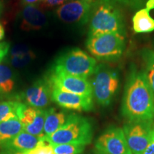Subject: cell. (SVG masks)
Here are the masks:
<instances>
[{"label":"cell","mask_w":154,"mask_h":154,"mask_svg":"<svg viewBox=\"0 0 154 154\" xmlns=\"http://www.w3.org/2000/svg\"><path fill=\"white\" fill-rule=\"evenodd\" d=\"M121 113L128 121H153L154 94L143 70L131 66L123 96Z\"/></svg>","instance_id":"6da1fadb"},{"label":"cell","mask_w":154,"mask_h":154,"mask_svg":"<svg viewBox=\"0 0 154 154\" xmlns=\"http://www.w3.org/2000/svg\"><path fill=\"white\" fill-rule=\"evenodd\" d=\"M89 21L88 36L102 34H119L126 36L124 16L113 2L96 0Z\"/></svg>","instance_id":"7a4b0ae2"},{"label":"cell","mask_w":154,"mask_h":154,"mask_svg":"<svg viewBox=\"0 0 154 154\" xmlns=\"http://www.w3.org/2000/svg\"><path fill=\"white\" fill-rule=\"evenodd\" d=\"M94 131L91 121L83 116L70 113L65 124L44 140L51 145L76 143L86 146L91 142Z\"/></svg>","instance_id":"3957f363"},{"label":"cell","mask_w":154,"mask_h":154,"mask_svg":"<svg viewBox=\"0 0 154 154\" xmlns=\"http://www.w3.org/2000/svg\"><path fill=\"white\" fill-rule=\"evenodd\" d=\"M97 66L95 58L79 48H73L59 55L51 69L72 76L87 79Z\"/></svg>","instance_id":"277c9868"},{"label":"cell","mask_w":154,"mask_h":154,"mask_svg":"<svg viewBox=\"0 0 154 154\" xmlns=\"http://www.w3.org/2000/svg\"><path fill=\"white\" fill-rule=\"evenodd\" d=\"M90 83L92 96L102 106L111 103L119 87V76L114 69L105 63L96 66Z\"/></svg>","instance_id":"5b68a950"},{"label":"cell","mask_w":154,"mask_h":154,"mask_svg":"<svg viewBox=\"0 0 154 154\" xmlns=\"http://www.w3.org/2000/svg\"><path fill=\"white\" fill-rule=\"evenodd\" d=\"M125 36L119 34L88 36L86 48L96 59L109 61L118 60L123 55L126 47Z\"/></svg>","instance_id":"8992f818"},{"label":"cell","mask_w":154,"mask_h":154,"mask_svg":"<svg viewBox=\"0 0 154 154\" xmlns=\"http://www.w3.org/2000/svg\"><path fill=\"white\" fill-rule=\"evenodd\" d=\"M153 121H128L124 126L125 137L132 154H143L149 144Z\"/></svg>","instance_id":"52a82bcc"},{"label":"cell","mask_w":154,"mask_h":154,"mask_svg":"<svg viewBox=\"0 0 154 154\" xmlns=\"http://www.w3.org/2000/svg\"><path fill=\"white\" fill-rule=\"evenodd\" d=\"M96 0H71L58 7L55 13L62 22L83 25L90 20Z\"/></svg>","instance_id":"ba28073f"},{"label":"cell","mask_w":154,"mask_h":154,"mask_svg":"<svg viewBox=\"0 0 154 154\" xmlns=\"http://www.w3.org/2000/svg\"><path fill=\"white\" fill-rule=\"evenodd\" d=\"M46 76L53 88L79 95L93 96L91 83L87 79L72 76L52 69Z\"/></svg>","instance_id":"9c48e42d"},{"label":"cell","mask_w":154,"mask_h":154,"mask_svg":"<svg viewBox=\"0 0 154 154\" xmlns=\"http://www.w3.org/2000/svg\"><path fill=\"white\" fill-rule=\"evenodd\" d=\"M95 150L104 154H132L124 130L116 126L108 128L97 138Z\"/></svg>","instance_id":"30bf717a"},{"label":"cell","mask_w":154,"mask_h":154,"mask_svg":"<svg viewBox=\"0 0 154 154\" xmlns=\"http://www.w3.org/2000/svg\"><path fill=\"white\" fill-rule=\"evenodd\" d=\"M26 105L44 109L52 101V86L47 76L38 79L18 96Z\"/></svg>","instance_id":"8fae6325"},{"label":"cell","mask_w":154,"mask_h":154,"mask_svg":"<svg viewBox=\"0 0 154 154\" xmlns=\"http://www.w3.org/2000/svg\"><path fill=\"white\" fill-rule=\"evenodd\" d=\"M45 114L46 109L30 106L22 102L17 109V117L22 125L23 131L38 137H44Z\"/></svg>","instance_id":"7c38bea8"},{"label":"cell","mask_w":154,"mask_h":154,"mask_svg":"<svg viewBox=\"0 0 154 154\" xmlns=\"http://www.w3.org/2000/svg\"><path fill=\"white\" fill-rule=\"evenodd\" d=\"M52 101L63 109L77 111H90L94 106L93 96L79 95L53 87Z\"/></svg>","instance_id":"4fadbf2b"},{"label":"cell","mask_w":154,"mask_h":154,"mask_svg":"<svg viewBox=\"0 0 154 154\" xmlns=\"http://www.w3.org/2000/svg\"><path fill=\"white\" fill-rule=\"evenodd\" d=\"M19 18L20 28L25 32L41 30L47 22L45 11L38 4L23 6Z\"/></svg>","instance_id":"5bb4252c"},{"label":"cell","mask_w":154,"mask_h":154,"mask_svg":"<svg viewBox=\"0 0 154 154\" xmlns=\"http://www.w3.org/2000/svg\"><path fill=\"white\" fill-rule=\"evenodd\" d=\"M44 139V137H38L22 131L14 138L0 146V149H8L26 154Z\"/></svg>","instance_id":"9a60e30c"},{"label":"cell","mask_w":154,"mask_h":154,"mask_svg":"<svg viewBox=\"0 0 154 154\" xmlns=\"http://www.w3.org/2000/svg\"><path fill=\"white\" fill-rule=\"evenodd\" d=\"M68 116L69 114L65 111L57 110L55 108L46 109L44 126V136H49L59 130L65 124Z\"/></svg>","instance_id":"2e32d148"},{"label":"cell","mask_w":154,"mask_h":154,"mask_svg":"<svg viewBox=\"0 0 154 154\" xmlns=\"http://www.w3.org/2000/svg\"><path fill=\"white\" fill-rule=\"evenodd\" d=\"M149 9H140L135 13L132 19L133 29L136 34L151 33L154 31V19L150 14Z\"/></svg>","instance_id":"e0dca14e"},{"label":"cell","mask_w":154,"mask_h":154,"mask_svg":"<svg viewBox=\"0 0 154 154\" xmlns=\"http://www.w3.org/2000/svg\"><path fill=\"white\" fill-rule=\"evenodd\" d=\"M17 84V76L11 68L0 63V96L11 94Z\"/></svg>","instance_id":"ac0fdd59"},{"label":"cell","mask_w":154,"mask_h":154,"mask_svg":"<svg viewBox=\"0 0 154 154\" xmlns=\"http://www.w3.org/2000/svg\"><path fill=\"white\" fill-rule=\"evenodd\" d=\"M23 131V126L18 118L0 122V146L14 138Z\"/></svg>","instance_id":"d6986e66"},{"label":"cell","mask_w":154,"mask_h":154,"mask_svg":"<svg viewBox=\"0 0 154 154\" xmlns=\"http://www.w3.org/2000/svg\"><path fill=\"white\" fill-rule=\"evenodd\" d=\"M140 57L143 63L144 74L154 94V51L144 48L140 51Z\"/></svg>","instance_id":"ffe728a7"},{"label":"cell","mask_w":154,"mask_h":154,"mask_svg":"<svg viewBox=\"0 0 154 154\" xmlns=\"http://www.w3.org/2000/svg\"><path fill=\"white\" fill-rule=\"evenodd\" d=\"M36 54L32 49H28L24 52L9 55V62L15 68H23L28 66L36 59Z\"/></svg>","instance_id":"44dd1931"},{"label":"cell","mask_w":154,"mask_h":154,"mask_svg":"<svg viewBox=\"0 0 154 154\" xmlns=\"http://www.w3.org/2000/svg\"><path fill=\"white\" fill-rule=\"evenodd\" d=\"M21 102L19 101H5L0 102V122L17 117V109Z\"/></svg>","instance_id":"7402d4cb"},{"label":"cell","mask_w":154,"mask_h":154,"mask_svg":"<svg viewBox=\"0 0 154 154\" xmlns=\"http://www.w3.org/2000/svg\"><path fill=\"white\" fill-rule=\"evenodd\" d=\"M55 154H82L86 146L76 143H63L51 145Z\"/></svg>","instance_id":"603a6c76"},{"label":"cell","mask_w":154,"mask_h":154,"mask_svg":"<svg viewBox=\"0 0 154 154\" xmlns=\"http://www.w3.org/2000/svg\"><path fill=\"white\" fill-rule=\"evenodd\" d=\"M26 154H55V153L52 146L46 142L44 139L33 150Z\"/></svg>","instance_id":"cb8c5ba5"},{"label":"cell","mask_w":154,"mask_h":154,"mask_svg":"<svg viewBox=\"0 0 154 154\" xmlns=\"http://www.w3.org/2000/svg\"><path fill=\"white\" fill-rule=\"evenodd\" d=\"M105 1H111L115 3L118 2L132 9H136L143 8V6L146 5L149 0H105Z\"/></svg>","instance_id":"d4e9b609"},{"label":"cell","mask_w":154,"mask_h":154,"mask_svg":"<svg viewBox=\"0 0 154 154\" xmlns=\"http://www.w3.org/2000/svg\"><path fill=\"white\" fill-rule=\"evenodd\" d=\"M69 1L71 0H42L38 5L45 10L46 9H51L57 7H59Z\"/></svg>","instance_id":"484cf974"},{"label":"cell","mask_w":154,"mask_h":154,"mask_svg":"<svg viewBox=\"0 0 154 154\" xmlns=\"http://www.w3.org/2000/svg\"><path fill=\"white\" fill-rule=\"evenodd\" d=\"M9 49H10V44L8 42H0V63L3 60L4 58L7 55Z\"/></svg>","instance_id":"4316f807"},{"label":"cell","mask_w":154,"mask_h":154,"mask_svg":"<svg viewBox=\"0 0 154 154\" xmlns=\"http://www.w3.org/2000/svg\"><path fill=\"white\" fill-rule=\"evenodd\" d=\"M143 154H154V122L152 127L151 139Z\"/></svg>","instance_id":"83f0119b"},{"label":"cell","mask_w":154,"mask_h":154,"mask_svg":"<svg viewBox=\"0 0 154 154\" xmlns=\"http://www.w3.org/2000/svg\"><path fill=\"white\" fill-rule=\"evenodd\" d=\"M42 0H21V4L22 6L28 5H37Z\"/></svg>","instance_id":"f1b7e54d"},{"label":"cell","mask_w":154,"mask_h":154,"mask_svg":"<svg viewBox=\"0 0 154 154\" xmlns=\"http://www.w3.org/2000/svg\"><path fill=\"white\" fill-rule=\"evenodd\" d=\"M0 154H24L8 149H0Z\"/></svg>","instance_id":"f546056e"},{"label":"cell","mask_w":154,"mask_h":154,"mask_svg":"<svg viewBox=\"0 0 154 154\" xmlns=\"http://www.w3.org/2000/svg\"><path fill=\"white\" fill-rule=\"evenodd\" d=\"M5 28H4L2 24H0V41L3 39L4 37H5Z\"/></svg>","instance_id":"4dcf8cb0"},{"label":"cell","mask_w":154,"mask_h":154,"mask_svg":"<svg viewBox=\"0 0 154 154\" xmlns=\"http://www.w3.org/2000/svg\"><path fill=\"white\" fill-rule=\"evenodd\" d=\"M2 11H3V5H2V2L0 1V17H1L2 13Z\"/></svg>","instance_id":"1f68e13d"},{"label":"cell","mask_w":154,"mask_h":154,"mask_svg":"<svg viewBox=\"0 0 154 154\" xmlns=\"http://www.w3.org/2000/svg\"><path fill=\"white\" fill-rule=\"evenodd\" d=\"M94 154H104V153H101V152H99V151H96V150H95V151H94Z\"/></svg>","instance_id":"d6a6232c"},{"label":"cell","mask_w":154,"mask_h":154,"mask_svg":"<svg viewBox=\"0 0 154 154\" xmlns=\"http://www.w3.org/2000/svg\"><path fill=\"white\" fill-rule=\"evenodd\" d=\"M91 1H95V0H91Z\"/></svg>","instance_id":"836d02e7"}]
</instances>
